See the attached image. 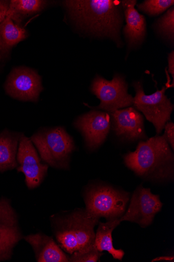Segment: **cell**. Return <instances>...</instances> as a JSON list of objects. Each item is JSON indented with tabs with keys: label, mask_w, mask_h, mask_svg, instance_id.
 Listing matches in <instances>:
<instances>
[{
	"label": "cell",
	"mask_w": 174,
	"mask_h": 262,
	"mask_svg": "<svg viewBox=\"0 0 174 262\" xmlns=\"http://www.w3.org/2000/svg\"><path fill=\"white\" fill-rule=\"evenodd\" d=\"M112 125V117L108 112L91 111L80 116L74 126L83 135L89 149L94 150L105 141Z\"/></svg>",
	"instance_id": "30bf717a"
},
{
	"label": "cell",
	"mask_w": 174,
	"mask_h": 262,
	"mask_svg": "<svg viewBox=\"0 0 174 262\" xmlns=\"http://www.w3.org/2000/svg\"><path fill=\"white\" fill-rule=\"evenodd\" d=\"M6 2H0V23L6 18L9 5Z\"/></svg>",
	"instance_id": "cb8c5ba5"
},
{
	"label": "cell",
	"mask_w": 174,
	"mask_h": 262,
	"mask_svg": "<svg viewBox=\"0 0 174 262\" xmlns=\"http://www.w3.org/2000/svg\"><path fill=\"white\" fill-rule=\"evenodd\" d=\"M98 220L86 209H82L55 215L51 218L59 246L70 255L94 245V229Z\"/></svg>",
	"instance_id": "3957f363"
},
{
	"label": "cell",
	"mask_w": 174,
	"mask_h": 262,
	"mask_svg": "<svg viewBox=\"0 0 174 262\" xmlns=\"http://www.w3.org/2000/svg\"><path fill=\"white\" fill-rule=\"evenodd\" d=\"M129 194L112 187L94 185L87 188L85 194L86 209L92 215L107 221L118 220L125 213Z\"/></svg>",
	"instance_id": "5b68a950"
},
{
	"label": "cell",
	"mask_w": 174,
	"mask_h": 262,
	"mask_svg": "<svg viewBox=\"0 0 174 262\" xmlns=\"http://www.w3.org/2000/svg\"><path fill=\"white\" fill-rule=\"evenodd\" d=\"M93 245L84 251L71 254L69 257V261L74 262H96L103 255Z\"/></svg>",
	"instance_id": "7402d4cb"
},
{
	"label": "cell",
	"mask_w": 174,
	"mask_h": 262,
	"mask_svg": "<svg viewBox=\"0 0 174 262\" xmlns=\"http://www.w3.org/2000/svg\"><path fill=\"white\" fill-rule=\"evenodd\" d=\"M16 159L17 171L26 176L29 188L40 186L47 174L48 165L42 163L31 139L23 134L19 139Z\"/></svg>",
	"instance_id": "9c48e42d"
},
{
	"label": "cell",
	"mask_w": 174,
	"mask_h": 262,
	"mask_svg": "<svg viewBox=\"0 0 174 262\" xmlns=\"http://www.w3.org/2000/svg\"><path fill=\"white\" fill-rule=\"evenodd\" d=\"M16 213L9 201L0 199V261L9 259L22 239Z\"/></svg>",
	"instance_id": "7c38bea8"
},
{
	"label": "cell",
	"mask_w": 174,
	"mask_h": 262,
	"mask_svg": "<svg viewBox=\"0 0 174 262\" xmlns=\"http://www.w3.org/2000/svg\"><path fill=\"white\" fill-rule=\"evenodd\" d=\"M110 114L112 129L117 136L130 141L146 138L143 116L134 107L120 109Z\"/></svg>",
	"instance_id": "4fadbf2b"
},
{
	"label": "cell",
	"mask_w": 174,
	"mask_h": 262,
	"mask_svg": "<svg viewBox=\"0 0 174 262\" xmlns=\"http://www.w3.org/2000/svg\"><path fill=\"white\" fill-rule=\"evenodd\" d=\"M162 206L159 196L153 194L150 188L140 185L135 190L128 210L119 221L135 223L146 227L152 224Z\"/></svg>",
	"instance_id": "ba28073f"
},
{
	"label": "cell",
	"mask_w": 174,
	"mask_h": 262,
	"mask_svg": "<svg viewBox=\"0 0 174 262\" xmlns=\"http://www.w3.org/2000/svg\"><path fill=\"white\" fill-rule=\"evenodd\" d=\"M71 17L82 28L120 44L122 7L117 0H76L64 2Z\"/></svg>",
	"instance_id": "6da1fadb"
},
{
	"label": "cell",
	"mask_w": 174,
	"mask_h": 262,
	"mask_svg": "<svg viewBox=\"0 0 174 262\" xmlns=\"http://www.w3.org/2000/svg\"><path fill=\"white\" fill-rule=\"evenodd\" d=\"M31 139L41 159L48 165L58 169H69L70 157L76 146L63 127L41 129Z\"/></svg>",
	"instance_id": "277c9868"
},
{
	"label": "cell",
	"mask_w": 174,
	"mask_h": 262,
	"mask_svg": "<svg viewBox=\"0 0 174 262\" xmlns=\"http://www.w3.org/2000/svg\"><path fill=\"white\" fill-rule=\"evenodd\" d=\"M24 240L33 248L38 262H67L68 257L53 238L43 233L32 234Z\"/></svg>",
	"instance_id": "5bb4252c"
},
{
	"label": "cell",
	"mask_w": 174,
	"mask_h": 262,
	"mask_svg": "<svg viewBox=\"0 0 174 262\" xmlns=\"http://www.w3.org/2000/svg\"><path fill=\"white\" fill-rule=\"evenodd\" d=\"M168 71L169 73L171 75L172 78L174 79V53L172 52L170 53L168 57Z\"/></svg>",
	"instance_id": "d4e9b609"
},
{
	"label": "cell",
	"mask_w": 174,
	"mask_h": 262,
	"mask_svg": "<svg viewBox=\"0 0 174 262\" xmlns=\"http://www.w3.org/2000/svg\"><path fill=\"white\" fill-rule=\"evenodd\" d=\"M46 2L41 0H13L9 4L6 15L19 23L23 17L43 9Z\"/></svg>",
	"instance_id": "d6986e66"
},
{
	"label": "cell",
	"mask_w": 174,
	"mask_h": 262,
	"mask_svg": "<svg viewBox=\"0 0 174 262\" xmlns=\"http://www.w3.org/2000/svg\"><path fill=\"white\" fill-rule=\"evenodd\" d=\"M133 85L136 91L134 98V108L140 111L146 120L154 125L157 135L160 134L165 124L170 121L173 105L165 95L166 88L163 86L152 95L145 94L142 84L134 82Z\"/></svg>",
	"instance_id": "8992f818"
},
{
	"label": "cell",
	"mask_w": 174,
	"mask_h": 262,
	"mask_svg": "<svg viewBox=\"0 0 174 262\" xmlns=\"http://www.w3.org/2000/svg\"><path fill=\"white\" fill-rule=\"evenodd\" d=\"M91 90L101 100L96 109L112 113L133 105L134 98L128 93L127 83L118 75H116L111 81L97 76L92 81Z\"/></svg>",
	"instance_id": "52a82bcc"
},
{
	"label": "cell",
	"mask_w": 174,
	"mask_h": 262,
	"mask_svg": "<svg viewBox=\"0 0 174 262\" xmlns=\"http://www.w3.org/2000/svg\"><path fill=\"white\" fill-rule=\"evenodd\" d=\"M158 31L170 41H173L174 37V8L169 9L157 24Z\"/></svg>",
	"instance_id": "44dd1931"
},
{
	"label": "cell",
	"mask_w": 174,
	"mask_h": 262,
	"mask_svg": "<svg viewBox=\"0 0 174 262\" xmlns=\"http://www.w3.org/2000/svg\"><path fill=\"white\" fill-rule=\"evenodd\" d=\"M21 133L4 131L0 134V172L17 167V154Z\"/></svg>",
	"instance_id": "2e32d148"
},
{
	"label": "cell",
	"mask_w": 174,
	"mask_h": 262,
	"mask_svg": "<svg viewBox=\"0 0 174 262\" xmlns=\"http://www.w3.org/2000/svg\"><path fill=\"white\" fill-rule=\"evenodd\" d=\"M122 10L125 14L127 25L123 28V34L132 48L143 41L146 34V21L144 17L139 13L135 7L136 1H121Z\"/></svg>",
	"instance_id": "9a60e30c"
},
{
	"label": "cell",
	"mask_w": 174,
	"mask_h": 262,
	"mask_svg": "<svg viewBox=\"0 0 174 262\" xmlns=\"http://www.w3.org/2000/svg\"><path fill=\"white\" fill-rule=\"evenodd\" d=\"M173 0H146L138 5L137 7L148 15L156 16L173 7Z\"/></svg>",
	"instance_id": "ffe728a7"
},
{
	"label": "cell",
	"mask_w": 174,
	"mask_h": 262,
	"mask_svg": "<svg viewBox=\"0 0 174 262\" xmlns=\"http://www.w3.org/2000/svg\"><path fill=\"white\" fill-rule=\"evenodd\" d=\"M120 223L119 219L101 223L95 233L94 245L98 251H107L114 258L121 260L125 253L114 248L112 239V232Z\"/></svg>",
	"instance_id": "e0dca14e"
},
{
	"label": "cell",
	"mask_w": 174,
	"mask_h": 262,
	"mask_svg": "<svg viewBox=\"0 0 174 262\" xmlns=\"http://www.w3.org/2000/svg\"><path fill=\"white\" fill-rule=\"evenodd\" d=\"M123 159L130 169L142 178L157 181L173 178V154L163 135L141 141Z\"/></svg>",
	"instance_id": "7a4b0ae2"
},
{
	"label": "cell",
	"mask_w": 174,
	"mask_h": 262,
	"mask_svg": "<svg viewBox=\"0 0 174 262\" xmlns=\"http://www.w3.org/2000/svg\"><path fill=\"white\" fill-rule=\"evenodd\" d=\"M27 37L26 30L15 25L10 16L6 15L0 23V52H8Z\"/></svg>",
	"instance_id": "ac0fdd59"
},
{
	"label": "cell",
	"mask_w": 174,
	"mask_h": 262,
	"mask_svg": "<svg viewBox=\"0 0 174 262\" xmlns=\"http://www.w3.org/2000/svg\"><path fill=\"white\" fill-rule=\"evenodd\" d=\"M165 133L163 135L166 140L169 143L171 149L173 150L174 148V125L172 122H167L165 126Z\"/></svg>",
	"instance_id": "603a6c76"
},
{
	"label": "cell",
	"mask_w": 174,
	"mask_h": 262,
	"mask_svg": "<svg viewBox=\"0 0 174 262\" xmlns=\"http://www.w3.org/2000/svg\"><path fill=\"white\" fill-rule=\"evenodd\" d=\"M43 88L40 76L28 68L14 69L9 76L6 90L13 98L37 102Z\"/></svg>",
	"instance_id": "8fae6325"
}]
</instances>
